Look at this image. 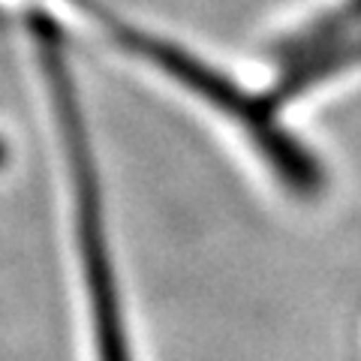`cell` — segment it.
I'll return each mask as SVG.
<instances>
[{"label": "cell", "mask_w": 361, "mask_h": 361, "mask_svg": "<svg viewBox=\"0 0 361 361\" xmlns=\"http://www.w3.org/2000/svg\"><path fill=\"white\" fill-rule=\"evenodd\" d=\"M139 45L148 49V58L160 63L163 70L178 78L184 87L196 90L199 97H205L211 106H217L223 115H229L244 133L250 135L256 151L265 157L274 178L283 184L292 196L298 199H319L329 187V172H325L322 160L316 157L307 145H304L295 133H289L274 115V103L268 97H253L241 90L232 78L223 73L211 70L193 54L180 51L178 45L169 42H151L139 37Z\"/></svg>", "instance_id": "6da1fadb"}, {"label": "cell", "mask_w": 361, "mask_h": 361, "mask_svg": "<svg viewBox=\"0 0 361 361\" xmlns=\"http://www.w3.org/2000/svg\"><path fill=\"white\" fill-rule=\"evenodd\" d=\"M355 33H361V0H341L295 33H289L286 39H280L274 58L280 61V66H289L322 49H331V45L355 37Z\"/></svg>", "instance_id": "7a4b0ae2"}, {"label": "cell", "mask_w": 361, "mask_h": 361, "mask_svg": "<svg viewBox=\"0 0 361 361\" xmlns=\"http://www.w3.org/2000/svg\"><path fill=\"white\" fill-rule=\"evenodd\" d=\"M358 63H361V33L331 45V49L316 51L298 63L280 66V78L268 97L274 99V106H280V103H286V99H295L298 94H304V90H310L316 85L329 82L334 75L353 70Z\"/></svg>", "instance_id": "3957f363"}]
</instances>
